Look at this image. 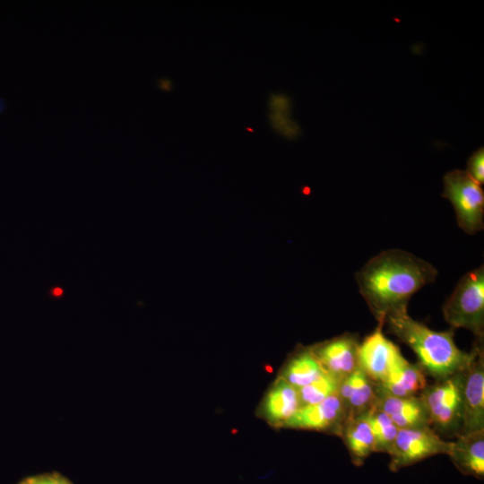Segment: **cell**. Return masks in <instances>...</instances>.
<instances>
[{
    "label": "cell",
    "instance_id": "cell-12",
    "mask_svg": "<svg viewBox=\"0 0 484 484\" xmlns=\"http://www.w3.org/2000/svg\"><path fill=\"white\" fill-rule=\"evenodd\" d=\"M457 470L478 480L484 478V430L462 434L451 441L447 454Z\"/></svg>",
    "mask_w": 484,
    "mask_h": 484
},
{
    "label": "cell",
    "instance_id": "cell-19",
    "mask_svg": "<svg viewBox=\"0 0 484 484\" xmlns=\"http://www.w3.org/2000/svg\"><path fill=\"white\" fill-rule=\"evenodd\" d=\"M340 380L324 372L309 385L298 389L300 406L318 403L338 392Z\"/></svg>",
    "mask_w": 484,
    "mask_h": 484
},
{
    "label": "cell",
    "instance_id": "cell-5",
    "mask_svg": "<svg viewBox=\"0 0 484 484\" xmlns=\"http://www.w3.org/2000/svg\"><path fill=\"white\" fill-rule=\"evenodd\" d=\"M443 197L453 204L458 226L473 235L484 227V193L465 170L454 169L443 178Z\"/></svg>",
    "mask_w": 484,
    "mask_h": 484
},
{
    "label": "cell",
    "instance_id": "cell-11",
    "mask_svg": "<svg viewBox=\"0 0 484 484\" xmlns=\"http://www.w3.org/2000/svg\"><path fill=\"white\" fill-rule=\"evenodd\" d=\"M375 406L386 413L399 429L429 426V418L420 395L400 397L384 391L377 384Z\"/></svg>",
    "mask_w": 484,
    "mask_h": 484
},
{
    "label": "cell",
    "instance_id": "cell-13",
    "mask_svg": "<svg viewBox=\"0 0 484 484\" xmlns=\"http://www.w3.org/2000/svg\"><path fill=\"white\" fill-rule=\"evenodd\" d=\"M337 393L348 411L349 418L359 416L375 406L377 383L358 367L341 380Z\"/></svg>",
    "mask_w": 484,
    "mask_h": 484
},
{
    "label": "cell",
    "instance_id": "cell-18",
    "mask_svg": "<svg viewBox=\"0 0 484 484\" xmlns=\"http://www.w3.org/2000/svg\"><path fill=\"white\" fill-rule=\"evenodd\" d=\"M375 439V452L388 454L399 428L390 417L376 406L364 413Z\"/></svg>",
    "mask_w": 484,
    "mask_h": 484
},
{
    "label": "cell",
    "instance_id": "cell-10",
    "mask_svg": "<svg viewBox=\"0 0 484 484\" xmlns=\"http://www.w3.org/2000/svg\"><path fill=\"white\" fill-rule=\"evenodd\" d=\"M383 323L359 343V367L373 381L379 384L393 365L402 355L400 349L383 333Z\"/></svg>",
    "mask_w": 484,
    "mask_h": 484
},
{
    "label": "cell",
    "instance_id": "cell-7",
    "mask_svg": "<svg viewBox=\"0 0 484 484\" xmlns=\"http://www.w3.org/2000/svg\"><path fill=\"white\" fill-rule=\"evenodd\" d=\"M348 418V411L336 393L318 403L300 407L283 426L329 431L340 436Z\"/></svg>",
    "mask_w": 484,
    "mask_h": 484
},
{
    "label": "cell",
    "instance_id": "cell-22",
    "mask_svg": "<svg viewBox=\"0 0 484 484\" xmlns=\"http://www.w3.org/2000/svg\"><path fill=\"white\" fill-rule=\"evenodd\" d=\"M19 484H24L23 480H22Z\"/></svg>",
    "mask_w": 484,
    "mask_h": 484
},
{
    "label": "cell",
    "instance_id": "cell-4",
    "mask_svg": "<svg viewBox=\"0 0 484 484\" xmlns=\"http://www.w3.org/2000/svg\"><path fill=\"white\" fill-rule=\"evenodd\" d=\"M430 427L442 437L462 434L463 418L462 371L428 385L420 393Z\"/></svg>",
    "mask_w": 484,
    "mask_h": 484
},
{
    "label": "cell",
    "instance_id": "cell-3",
    "mask_svg": "<svg viewBox=\"0 0 484 484\" xmlns=\"http://www.w3.org/2000/svg\"><path fill=\"white\" fill-rule=\"evenodd\" d=\"M445 320L452 329L471 331L476 340L484 338V267L464 274L443 306Z\"/></svg>",
    "mask_w": 484,
    "mask_h": 484
},
{
    "label": "cell",
    "instance_id": "cell-2",
    "mask_svg": "<svg viewBox=\"0 0 484 484\" xmlns=\"http://www.w3.org/2000/svg\"><path fill=\"white\" fill-rule=\"evenodd\" d=\"M385 324L391 333L414 351L425 374L436 381L463 371L483 347V340H476L471 351L462 350L454 342V329L434 331L411 318L408 312L387 316Z\"/></svg>",
    "mask_w": 484,
    "mask_h": 484
},
{
    "label": "cell",
    "instance_id": "cell-21",
    "mask_svg": "<svg viewBox=\"0 0 484 484\" xmlns=\"http://www.w3.org/2000/svg\"><path fill=\"white\" fill-rule=\"evenodd\" d=\"M55 484H72L67 479L56 473Z\"/></svg>",
    "mask_w": 484,
    "mask_h": 484
},
{
    "label": "cell",
    "instance_id": "cell-6",
    "mask_svg": "<svg viewBox=\"0 0 484 484\" xmlns=\"http://www.w3.org/2000/svg\"><path fill=\"white\" fill-rule=\"evenodd\" d=\"M451 441L443 439L431 427L399 429L388 452L389 469L396 472L436 454H448Z\"/></svg>",
    "mask_w": 484,
    "mask_h": 484
},
{
    "label": "cell",
    "instance_id": "cell-17",
    "mask_svg": "<svg viewBox=\"0 0 484 484\" xmlns=\"http://www.w3.org/2000/svg\"><path fill=\"white\" fill-rule=\"evenodd\" d=\"M324 372L310 348H300L289 359L281 378L298 389L312 383Z\"/></svg>",
    "mask_w": 484,
    "mask_h": 484
},
{
    "label": "cell",
    "instance_id": "cell-20",
    "mask_svg": "<svg viewBox=\"0 0 484 484\" xmlns=\"http://www.w3.org/2000/svg\"><path fill=\"white\" fill-rule=\"evenodd\" d=\"M468 175L479 185L484 183V149L479 148L468 159L467 169Z\"/></svg>",
    "mask_w": 484,
    "mask_h": 484
},
{
    "label": "cell",
    "instance_id": "cell-1",
    "mask_svg": "<svg viewBox=\"0 0 484 484\" xmlns=\"http://www.w3.org/2000/svg\"><path fill=\"white\" fill-rule=\"evenodd\" d=\"M436 268L402 249H388L369 259L355 279L359 291L377 323L392 315L408 312L411 298L435 281Z\"/></svg>",
    "mask_w": 484,
    "mask_h": 484
},
{
    "label": "cell",
    "instance_id": "cell-16",
    "mask_svg": "<svg viewBox=\"0 0 484 484\" xmlns=\"http://www.w3.org/2000/svg\"><path fill=\"white\" fill-rule=\"evenodd\" d=\"M300 407L298 389L280 377L265 397L264 413L270 422L283 426Z\"/></svg>",
    "mask_w": 484,
    "mask_h": 484
},
{
    "label": "cell",
    "instance_id": "cell-8",
    "mask_svg": "<svg viewBox=\"0 0 484 484\" xmlns=\"http://www.w3.org/2000/svg\"><path fill=\"white\" fill-rule=\"evenodd\" d=\"M462 434L484 430V350L481 347L462 371Z\"/></svg>",
    "mask_w": 484,
    "mask_h": 484
},
{
    "label": "cell",
    "instance_id": "cell-9",
    "mask_svg": "<svg viewBox=\"0 0 484 484\" xmlns=\"http://www.w3.org/2000/svg\"><path fill=\"white\" fill-rule=\"evenodd\" d=\"M359 341L354 333H345L310 348L323 370L342 380L359 367Z\"/></svg>",
    "mask_w": 484,
    "mask_h": 484
},
{
    "label": "cell",
    "instance_id": "cell-14",
    "mask_svg": "<svg viewBox=\"0 0 484 484\" xmlns=\"http://www.w3.org/2000/svg\"><path fill=\"white\" fill-rule=\"evenodd\" d=\"M426 376L419 363H411L402 355L378 385L394 396L419 395L428 385Z\"/></svg>",
    "mask_w": 484,
    "mask_h": 484
},
{
    "label": "cell",
    "instance_id": "cell-15",
    "mask_svg": "<svg viewBox=\"0 0 484 484\" xmlns=\"http://www.w3.org/2000/svg\"><path fill=\"white\" fill-rule=\"evenodd\" d=\"M340 436L356 466H361L375 452L374 436L364 414L348 418Z\"/></svg>",
    "mask_w": 484,
    "mask_h": 484
}]
</instances>
